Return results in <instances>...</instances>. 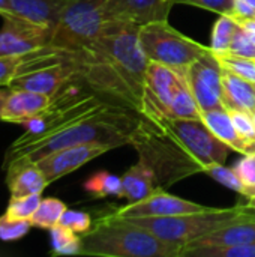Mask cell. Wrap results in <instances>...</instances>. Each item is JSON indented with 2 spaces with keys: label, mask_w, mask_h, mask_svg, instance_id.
Returning a JSON list of instances; mask_svg holds the SVG:
<instances>
[{
  "label": "cell",
  "mask_w": 255,
  "mask_h": 257,
  "mask_svg": "<svg viewBox=\"0 0 255 257\" xmlns=\"http://www.w3.org/2000/svg\"><path fill=\"white\" fill-rule=\"evenodd\" d=\"M50 238L53 256H74L81 251V236L62 224L50 229Z\"/></svg>",
  "instance_id": "26"
},
{
  "label": "cell",
  "mask_w": 255,
  "mask_h": 257,
  "mask_svg": "<svg viewBox=\"0 0 255 257\" xmlns=\"http://www.w3.org/2000/svg\"><path fill=\"white\" fill-rule=\"evenodd\" d=\"M66 209H68L66 205L59 199H54V197L42 199L36 212L33 214V217L30 220L32 226L50 230L51 227H54L56 224L60 223V218Z\"/></svg>",
  "instance_id": "27"
},
{
  "label": "cell",
  "mask_w": 255,
  "mask_h": 257,
  "mask_svg": "<svg viewBox=\"0 0 255 257\" xmlns=\"http://www.w3.org/2000/svg\"><path fill=\"white\" fill-rule=\"evenodd\" d=\"M53 102V98L44 93H36L24 89H11L6 99L2 120L11 123H23L24 120L35 117L45 111Z\"/></svg>",
  "instance_id": "16"
},
{
  "label": "cell",
  "mask_w": 255,
  "mask_h": 257,
  "mask_svg": "<svg viewBox=\"0 0 255 257\" xmlns=\"http://www.w3.org/2000/svg\"><path fill=\"white\" fill-rule=\"evenodd\" d=\"M182 77L173 69L149 62L144 81V117L152 120L167 119L174 90Z\"/></svg>",
  "instance_id": "13"
},
{
  "label": "cell",
  "mask_w": 255,
  "mask_h": 257,
  "mask_svg": "<svg viewBox=\"0 0 255 257\" xmlns=\"http://www.w3.org/2000/svg\"><path fill=\"white\" fill-rule=\"evenodd\" d=\"M123 197L129 202H140L150 196L156 188H159L153 170L138 160L137 164L129 167L122 176Z\"/></svg>",
  "instance_id": "21"
},
{
  "label": "cell",
  "mask_w": 255,
  "mask_h": 257,
  "mask_svg": "<svg viewBox=\"0 0 255 257\" xmlns=\"http://www.w3.org/2000/svg\"><path fill=\"white\" fill-rule=\"evenodd\" d=\"M189 5V6H197L201 9H207L216 14H233L234 8V0H174V5Z\"/></svg>",
  "instance_id": "37"
},
{
  "label": "cell",
  "mask_w": 255,
  "mask_h": 257,
  "mask_svg": "<svg viewBox=\"0 0 255 257\" xmlns=\"http://www.w3.org/2000/svg\"><path fill=\"white\" fill-rule=\"evenodd\" d=\"M216 56H218L222 68L231 71L233 74H236L245 80L255 83V60L234 56L231 53H224V54H216Z\"/></svg>",
  "instance_id": "30"
},
{
  "label": "cell",
  "mask_w": 255,
  "mask_h": 257,
  "mask_svg": "<svg viewBox=\"0 0 255 257\" xmlns=\"http://www.w3.org/2000/svg\"><path fill=\"white\" fill-rule=\"evenodd\" d=\"M201 119L219 140L230 146V149L237 151L242 155H249V149L245 140L237 133L227 108H215L206 111L201 114Z\"/></svg>",
  "instance_id": "22"
},
{
  "label": "cell",
  "mask_w": 255,
  "mask_h": 257,
  "mask_svg": "<svg viewBox=\"0 0 255 257\" xmlns=\"http://www.w3.org/2000/svg\"><path fill=\"white\" fill-rule=\"evenodd\" d=\"M204 173L209 175L210 178H213L216 182L222 184L224 187H227V188H230V190H233V191H236V193L243 196V185L239 181V178H237V175L234 173L233 169H228L224 164L216 163V164L207 166L204 169Z\"/></svg>",
  "instance_id": "33"
},
{
  "label": "cell",
  "mask_w": 255,
  "mask_h": 257,
  "mask_svg": "<svg viewBox=\"0 0 255 257\" xmlns=\"http://www.w3.org/2000/svg\"><path fill=\"white\" fill-rule=\"evenodd\" d=\"M140 44L149 62L161 63L180 77H186L191 63L210 50L176 30L167 20L140 26Z\"/></svg>",
  "instance_id": "6"
},
{
  "label": "cell",
  "mask_w": 255,
  "mask_h": 257,
  "mask_svg": "<svg viewBox=\"0 0 255 257\" xmlns=\"http://www.w3.org/2000/svg\"><path fill=\"white\" fill-rule=\"evenodd\" d=\"M108 0H68L53 30L50 45L75 54L92 44L104 29Z\"/></svg>",
  "instance_id": "7"
},
{
  "label": "cell",
  "mask_w": 255,
  "mask_h": 257,
  "mask_svg": "<svg viewBox=\"0 0 255 257\" xmlns=\"http://www.w3.org/2000/svg\"><path fill=\"white\" fill-rule=\"evenodd\" d=\"M165 123L188 152L203 166V173L210 164L225 163L230 146L219 140L203 119H165Z\"/></svg>",
  "instance_id": "8"
},
{
  "label": "cell",
  "mask_w": 255,
  "mask_h": 257,
  "mask_svg": "<svg viewBox=\"0 0 255 257\" xmlns=\"http://www.w3.org/2000/svg\"><path fill=\"white\" fill-rule=\"evenodd\" d=\"M84 190L95 196V197H108V196H116V197H123V184L122 178L111 175L108 172H98L93 176H90L84 182Z\"/></svg>",
  "instance_id": "25"
},
{
  "label": "cell",
  "mask_w": 255,
  "mask_h": 257,
  "mask_svg": "<svg viewBox=\"0 0 255 257\" xmlns=\"http://www.w3.org/2000/svg\"><path fill=\"white\" fill-rule=\"evenodd\" d=\"M6 184L11 191V197H21L29 194H41L50 182L36 163L20 166L6 172Z\"/></svg>",
  "instance_id": "20"
},
{
  "label": "cell",
  "mask_w": 255,
  "mask_h": 257,
  "mask_svg": "<svg viewBox=\"0 0 255 257\" xmlns=\"http://www.w3.org/2000/svg\"><path fill=\"white\" fill-rule=\"evenodd\" d=\"M228 53L255 60V41L243 27H240V24H239L237 32L234 33V38L231 41Z\"/></svg>",
  "instance_id": "35"
},
{
  "label": "cell",
  "mask_w": 255,
  "mask_h": 257,
  "mask_svg": "<svg viewBox=\"0 0 255 257\" xmlns=\"http://www.w3.org/2000/svg\"><path fill=\"white\" fill-rule=\"evenodd\" d=\"M141 116L135 111L107 104L98 113L50 134L41 140L14 146L6 151L3 170L9 172L24 164L38 163L50 154L80 145H107L113 149L129 145Z\"/></svg>",
  "instance_id": "2"
},
{
  "label": "cell",
  "mask_w": 255,
  "mask_h": 257,
  "mask_svg": "<svg viewBox=\"0 0 255 257\" xmlns=\"http://www.w3.org/2000/svg\"><path fill=\"white\" fill-rule=\"evenodd\" d=\"M41 194H29L21 197H11L5 215L17 220H32L41 203Z\"/></svg>",
  "instance_id": "29"
},
{
  "label": "cell",
  "mask_w": 255,
  "mask_h": 257,
  "mask_svg": "<svg viewBox=\"0 0 255 257\" xmlns=\"http://www.w3.org/2000/svg\"><path fill=\"white\" fill-rule=\"evenodd\" d=\"M237 23L240 24V27H243L249 36L255 41V18H248V20H237Z\"/></svg>",
  "instance_id": "39"
},
{
  "label": "cell",
  "mask_w": 255,
  "mask_h": 257,
  "mask_svg": "<svg viewBox=\"0 0 255 257\" xmlns=\"http://www.w3.org/2000/svg\"><path fill=\"white\" fill-rule=\"evenodd\" d=\"M237 29H239V23L233 15L221 14V17L215 21L212 30V44H210L212 51L215 54L228 53Z\"/></svg>",
  "instance_id": "24"
},
{
  "label": "cell",
  "mask_w": 255,
  "mask_h": 257,
  "mask_svg": "<svg viewBox=\"0 0 255 257\" xmlns=\"http://www.w3.org/2000/svg\"><path fill=\"white\" fill-rule=\"evenodd\" d=\"M9 93H11L9 86H0V117H2V113H3V108H5V104H6Z\"/></svg>",
  "instance_id": "40"
},
{
  "label": "cell",
  "mask_w": 255,
  "mask_h": 257,
  "mask_svg": "<svg viewBox=\"0 0 255 257\" xmlns=\"http://www.w3.org/2000/svg\"><path fill=\"white\" fill-rule=\"evenodd\" d=\"M185 78L201 110V114L215 108H225L222 65L212 48L191 63Z\"/></svg>",
  "instance_id": "9"
},
{
  "label": "cell",
  "mask_w": 255,
  "mask_h": 257,
  "mask_svg": "<svg viewBox=\"0 0 255 257\" xmlns=\"http://www.w3.org/2000/svg\"><path fill=\"white\" fill-rule=\"evenodd\" d=\"M174 0H108L105 20H123L138 26L165 21Z\"/></svg>",
  "instance_id": "15"
},
{
  "label": "cell",
  "mask_w": 255,
  "mask_h": 257,
  "mask_svg": "<svg viewBox=\"0 0 255 257\" xmlns=\"http://www.w3.org/2000/svg\"><path fill=\"white\" fill-rule=\"evenodd\" d=\"M255 242V218L242 220L225 226L219 230H215L209 235H204L183 248L194 247H228V245H243ZM182 248V250H183Z\"/></svg>",
  "instance_id": "18"
},
{
  "label": "cell",
  "mask_w": 255,
  "mask_h": 257,
  "mask_svg": "<svg viewBox=\"0 0 255 257\" xmlns=\"http://www.w3.org/2000/svg\"><path fill=\"white\" fill-rule=\"evenodd\" d=\"M236 20H248L255 18V8L245 0H234V8L231 14Z\"/></svg>",
  "instance_id": "38"
},
{
  "label": "cell",
  "mask_w": 255,
  "mask_h": 257,
  "mask_svg": "<svg viewBox=\"0 0 255 257\" xmlns=\"http://www.w3.org/2000/svg\"><path fill=\"white\" fill-rule=\"evenodd\" d=\"M81 80L107 104L143 116L149 60L140 44V26L108 20L99 36L71 54Z\"/></svg>",
  "instance_id": "1"
},
{
  "label": "cell",
  "mask_w": 255,
  "mask_h": 257,
  "mask_svg": "<svg viewBox=\"0 0 255 257\" xmlns=\"http://www.w3.org/2000/svg\"><path fill=\"white\" fill-rule=\"evenodd\" d=\"M255 218V209L248 205H236L233 208L218 209L209 208L201 212L171 215V217H146V218H131L129 221L149 230L156 238L174 242L182 247L189 242L219 230L225 226L242 220Z\"/></svg>",
  "instance_id": "5"
},
{
  "label": "cell",
  "mask_w": 255,
  "mask_h": 257,
  "mask_svg": "<svg viewBox=\"0 0 255 257\" xmlns=\"http://www.w3.org/2000/svg\"><path fill=\"white\" fill-rule=\"evenodd\" d=\"M30 227H33L30 220H17L3 214L0 217V239L18 241L29 233Z\"/></svg>",
  "instance_id": "32"
},
{
  "label": "cell",
  "mask_w": 255,
  "mask_h": 257,
  "mask_svg": "<svg viewBox=\"0 0 255 257\" xmlns=\"http://www.w3.org/2000/svg\"><path fill=\"white\" fill-rule=\"evenodd\" d=\"M53 29L30 23L17 15L3 18L0 29V57L24 56L50 45Z\"/></svg>",
  "instance_id": "10"
},
{
  "label": "cell",
  "mask_w": 255,
  "mask_h": 257,
  "mask_svg": "<svg viewBox=\"0 0 255 257\" xmlns=\"http://www.w3.org/2000/svg\"><path fill=\"white\" fill-rule=\"evenodd\" d=\"M222 89L225 108H236L246 113H254L255 83L222 68Z\"/></svg>",
  "instance_id": "19"
},
{
  "label": "cell",
  "mask_w": 255,
  "mask_h": 257,
  "mask_svg": "<svg viewBox=\"0 0 255 257\" xmlns=\"http://www.w3.org/2000/svg\"><path fill=\"white\" fill-rule=\"evenodd\" d=\"M245 2H248V3H249L251 6H254V8H255V0H245Z\"/></svg>",
  "instance_id": "43"
},
{
  "label": "cell",
  "mask_w": 255,
  "mask_h": 257,
  "mask_svg": "<svg viewBox=\"0 0 255 257\" xmlns=\"http://www.w3.org/2000/svg\"><path fill=\"white\" fill-rule=\"evenodd\" d=\"M182 245L167 242L149 230L111 214L99 218L81 235L83 256L104 257H179Z\"/></svg>",
  "instance_id": "3"
},
{
  "label": "cell",
  "mask_w": 255,
  "mask_h": 257,
  "mask_svg": "<svg viewBox=\"0 0 255 257\" xmlns=\"http://www.w3.org/2000/svg\"><path fill=\"white\" fill-rule=\"evenodd\" d=\"M179 257H255V242L228 247L183 248Z\"/></svg>",
  "instance_id": "28"
},
{
  "label": "cell",
  "mask_w": 255,
  "mask_h": 257,
  "mask_svg": "<svg viewBox=\"0 0 255 257\" xmlns=\"http://www.w3.org/2000/svg\"><path fill=\"white\" fill-rule=\"evenodd\" d=\"M113 148L107 145H80V146H71L60 151H56L50 154L48 157L42 158L36 164L44 172L47 181L51 184L74 170L80 169L86 163L92 161L93 158L111 151Z\"/></svg>",
  "instance_id": "14"
},
{
  "label": "cell",
  "mask_w": 255,
  "mask_h": 257,
  "mask_svg": "<svg viewBox=\"0 0 255 257\" xmlns=\"http://www.w3.org/2000/svg\"><path fill=\"white\" fill-rule=\"evenodd\" d=\"M68 0H8L14 15L54 30Z\"/></svg>",
  "instance_id": "17"
},
{
  "label": "cell",
  "mask_w": 255,
  "mask_h": 257,
  "mask_svg": "<svg viewBox=\"0 0 255 257\" xmlns=\"http://www.w3.org/2000/svg\"><path fill=\"white\" fill-rule=\"evenodd\" d=\"M167 119H201V110L185 77H182L177 83Z\"/></svg>",
  "instance_id": "23"
},
{
  "label": "cell",
  "mask_w": 255,
  "mask_h": 257,
  "mask_svg": "<svg viewBox=\"0 0 255 257\" xmlns=\"http://www.w3.org/2000/svg\"><path fill=\"white\" fill-rule=\"evenodd\" d=\"M0 15H2L3 18H6V17H14L12 11H11V8H9L8 0H0Z\"/></svg>",
  "instance_id": "41"
},
{
  "label": "cell",
  "mask_w": 255,
  "mask_h": 257,
  "mask_svg": "<svg viewBox=\"0 0 255 257\" xmlns=\"http://www.w3.org/2000/svg\"><path fill=\"white\" fill-rule=\"evenodd\" d=\"M246 205L255 209V194L254 196H251V197H248V202H246Z\"/></svg>",
  "instance_id": "42"
},
{
  "label": "cell",
  "mask_w": 255,
  "mask_h": 257,
  "mask_svg": "<svg viewBox=\"0 0 255 257\" xmlns=\"http://www.w3.org/2000/svg\"><path fill=\"white\" fill-rule=\"evenodd\" d=\"M62 226L71 229L72 232H75L77 235H84L86 232L90 230V227L93 226L92 217L87 212H81V211H74V209H66L65 214L60 218Z\"/></svg>",
  "instance_id": "34"
},
{
  "label": "cell",
  "mask_w": 255,
  "mask_h": 257,
  "mask_svg": "<svg viewBox=\"0 0 255 257\" xmlns=\"http://www.w3.org/2000/svg\"><path fill=\"white\" fill-rule=\"evenodd\" d=\"M251 116H252V119H254V122H255V111L254 113H251Z\"/></svg>",
  "instance_id": "44"
},
{
  "label": "cell",
  "mask_w": 255,
  "mask_h": 257,
  "mask_svg": "<svg viewBox=\"0 0 255 257\" xmlns=\"http://www.w3.org/2000/svg\"><path fill=\"white\" fill-rule=\"evenodd\" d=\"M234 173L243 185V197H251L255 194V154L243 155L234 166Z\"/></svg>",
  "instance_id": "31"
},
{
  "label": "cell",
  "mask_w": 255,
  "mask_h": 257,
  "mask_svg": "<svg viewBox=\"0 0 255 257\" xmlns=\"http://www.w3.org/2000/svg\"><path fill=\"white\" fill-rule=\"evenodd\" d=\"M78 74L72 57L47 63L23 74H18L8 84L11 89H24L36 93L54 96Z\"/></svg>",
  "instance_id": "12"
},
{
  "label": "cell",
  "mask_w": 255,
  "mask_h": 257,
  "mask_svg": "<svg viewBox=\"0 0 255 257\" xmlns=\"http://www.w3.org/2000/svg\"><path fill=\"white\" fill-rule=\"evenodd\" d=\"M24 59L26 54L17 57H0V86H8L14 77L21 74Z\"/></svg>",
  "instance_id": "36"
},
{
  "label": "cell",
  "mask_w": 255,
  "mask_h": 257,
  "mask_svg": "<svg viewBox=\"0 0 255 257\" xmlns=\"http://www.w3.org/2000/svg\"><path fill=\"white\" fill-rule=\"evenodd\" d=\"M131 145L135 146L138 160L153 170L159 187L203 173V166L167 126L165 119L152 120L141 116Z\"/></svg>",
  "instance_id": "4"
},
{
  "label": "cell",
  "mask_w": 255,
  "mask_h": 257,
  "mask_svg": "<svg viewBox=\"0 0 255 257\" xmlns=\"http://www.w3.org/2000/svg\"><path fill=\"white\" fill-rule=\"evenodd\" d=\"M206 209H209V206H203L200 203L173 196L165 190H162V187H159L146 199L140 202L128 203L111 212V215L117 218L131 220V218H146V217H171V215L201 212Z\"/></svg>",
  "instance_id": "11"
}]
</instances>
